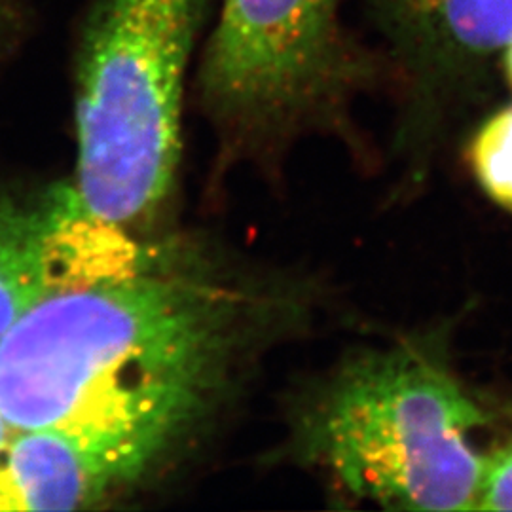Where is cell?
<instances>
[{
  "label": "cell",
  "mask_w": 512,
  "mask_h": 512,
  "mask_svg": "<svg viewBox=\"0 0 512 512\" xmlns=\"http://www.w3.org/2000/svg\"><path fill=\"white\" fill-rule=\"evenodd\" d=\"M310 300L198 243H145L128 268L44 296L4 332L0 414L84 444L129 488L202 439Z\"/></svg>",
  "instance_id": "1"
},
{
  "label": "cell",
  "mask_w": 512,
  "mask_h": 512,
  "mask_svg": "<svg viewBox=\"0 0 512 512\" xmlns=\"http://www.w3.org/2000/svg\"><path fill=\"white\" fill-rule=\"evenodd\" d=\"M486 414L429 348L353 351L298 389L287 452L351 501L389 511H473Z\"/></svg>",
  "instance_id": "2"
},
{
  "label": "cell",
  "mask_w": 512,
  "mask_h": 512,
  "mask_svg": "<svg viewBox=\"0 0 512 512\" xmlns=\"http://www.w3.org/2000/svg\"><path fill=\"white\" fill-rule=\"evenodd\" d=\"M213 6L86 0L73 38V190L93 219L131 232L169 198L188 86Z\"/></svg>",
  "instance_id": "3"
},
{
  "label": "cell",
  "mask_w": 512,
  "mask_h": 512,
  "mask_svg": "<svg viewBox=\"0 0 512 512\" xmlns=\"http://www.w3.org/2000/svg\"><path fill=\"white\" fill-rule=\"evenodd\" d=\"M349 0H215L190 90L228 158L277 156L310 135L355 141L357 101L387 80Z\"/></svg>",
  "instance_id": "4"
},
{
  "label": "cell",
  "mask_w": 512,
  "mask_h": 512,
  "mask_svg": "<svg viewBox=\"0 0 512 512\" xmlns=\"http://www.w3.org/2000/svg\"><path fill=\"white\" fill-rule=\"evenodd\" d=\"M401 97V141H427L448 101L512 40V0H365Z\"/></svg>",
  "instance_id": "5"
},
{
  "label": "cell",
  "mask_w": 512,
  "mask_h": 512,
  "mask_svg": "<svg viewBox=\"0 0 512 512\" xmlns=\"http://www.w3.org/2000/svg\"><path fill=\"white\" fill-rule=\"evenodd\" d=\"M141 241L93 219L57 184L38 198L0 196V338L44 296L128 268Z\"/></svg>",
  "instance_id": "6"
},
{
  "label": "cell",
  "mask_w": 512,
  "mask_h": 512,
  "mask_svg": "<svg viewBox=\"0 0 512 512\" xmlns=\"http://www.w3.org/2000/svg\"><path fill=\"white\" fill-rule=\"evenodd\" d=\"M122 490L103 459L57 431H14L0 454V511L88 509Z\"/></svg>",
  "instance_id": "7"
},
{
  "label": "cell",
  "mask_w": 512,
  "mask_h": 512,
  "mask_svg": "<svg viewBox=\"0 0 512 512\" xmlns=\"http://www.w3.org/2000/svg\"><path fill=\"white\" fill-rule=\"evenodd\" d=\"M471 162L484 192L512 211V107L495 112L478 129Z\"/></svg>",
  "instance_id": "8"
},
{
  "label": "cell",
  "mask_w": 512,
  "mask_h": 512,
  "mask_svg": "<svg viewBox=\"0 0 512 512\" xmlns=\"http://www.w3.org/2000/svg\"><path fill=\"white\" fill-rule=\"evenodd\" d=\"M476 511H512V435L486 456Z\"/></svg>",
  "instance_id": "9"
},
{
  "label": "cell",
  "mask_w": 512,
  "mask_h": 512,
  "mask_svg": "<svg viewBox=\"0 0 512 512\" xmlns=\"http://www.w3.org/2000/svg\"><path fill=\"white\" fill-rule=\"evenodd\" d=\"M21 23V8L18 0H0V46L10 42Z\"/></svg>",
  "instance_id": "10"
},
{
  "label": "cell",
  "mask_w": 512,
  "mask_h": 512,
  "mask_svg": "<svg viewBox=\"0 0 512 512\" xmlns=\"http://www.w3.org/2000/svg\"><path fill=\"white\" fill-rule=\"evenodd\" d=\"M12 427L8 425V421L4 420V416L0 414V454H2V450L6 448V444H8V440L12 437Z\"/></svg>",
  "instance_id": "11"
},
{
  "label": "cell",
  "mask_w": 512,
  "mask_h": 512,
  "mask_svg": "<svg viewBox=\"0 0 512 512\" xmlns=\"http://www.w3.org/2000/svg\"><path fill=\"white\" fill-rule=\"evenodd\" d=\"M503 57H505V67H507V74L512 84V40L507 44V48L503 50Z\"/></svg>",
  "instance_id": "12"
}]
</instances>
